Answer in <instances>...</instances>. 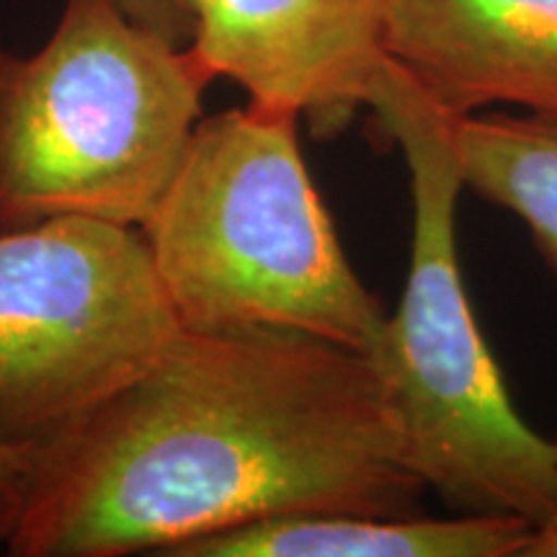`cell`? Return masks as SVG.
Listing matches in <instances>:
<instances>
[{
    "label": "cell",
    "mask_w": 557,
    "mask_h": 557,
    "mask_svg": "<svg viewBox=\"0 0 557 557\" xmlns=\"http://www.w3.org/2000/svg\"><path fill=\"white\" fill-rule=\"evenodd\" d=\"M423 485L367 354L310 333L181 331L41 444L13 557H163L295 513L416 517Z\"/></svg>",
    "instance_id": "1"
},
{
    "label": "cell",
    "mask_w": 557,
    "mask_h": 557,
    "mask_svg": "<svg viewBox=\"0 0 557 557\" xmlns=\"http://www.w3.org/2000/svg\"><path fill=\"white\" fill-rule=\"evenodd\" d=\"M408 169L413 240L398 310L372 351L426 491L457 513L540 524L557 511V442L513 406L480 331L457 248V116L385 60L367 99Z\"/></svg>",
    "instance_id": "2"
},
{
    "label": "cell",
    "mask_w": 557,
    "mask_h": 557,
    "mask_svg": "<svg viewBox=\"0 0 557 557\" xmlns=\"http://www.w3.org/2000/svg\"><path fill=\"white\" fill-rule=\"evenodd\" d=\"M299 116H201L143 230L181 329H278L369 354L387 312L354 271L305 165Z\"/></svg>",
    "instance_id": "3"
},
{
    "label": "cell",
    "mask_w": 557,
    "mask_h": 557,
    "mask_svg": "<svg viewBox=\"0 0 557 557\" xmlns=\"http://www.w3.org/2000/svg\"><path fill=\"white\" fill-rule=\"evenodd\" d=\"M212 81L189 45L116 0H65L37 52L0 50V230L54 218L143 227Z\"/></svg>",
    "instance_id": "4"
},
{
    "label": "cell",
    "mask_w": 557,
    "mask_h": 557,
    "mask_svg": "<svg viewBox=\"0 0 557 557\" xmlns=\"http://www.w3.org/2000/svg\"><path fill=\"white\" fill-rule=\"evenodd\" d=\"M181 331L139 227L54 218L0 230V444L67 434Z\"/></svg>",
    "instance_id": "5"
},
{
    "label": "cell",
    "mask_w": 557,
    "mask_h": 557,
    "mask_svg": "<svg viewBox=\"0 0 557 557\" xmlns=\"http://www.w3.org/2000/svg\"><path fill=\"white\" fill-rule=\"evenodd\" d=\"M189 47L248 103L336 137L385 65V0H178Z\"/></svg>",
    "instance_id": "6"
},
{
    "label": "cell",
    "mask_w": 557,
    "mask_h": 557,
    "mask_svg": "<svg viewBox=\"0 0 557 557\" xmlns=\"http://www.w3.org/2000/svg\"><path fill=\"white\" fill-rule=\"evenodd\" d=\"M385 52L455 116L557 114V0H385Z\"/></svg>",
    "instance_id": "7"
},
{
    "label": "cell",
    "mask_w": 557,
    "mask_h": 557,
    "mask_svg": "<svg viewBox=\"0 0 557 557\" xmlns=\"http://www.w3.org/2000/svg\"><path fill=\"white\" fill-rule=\"evenodd\" d=\"M529 529L524 519L491 513H295L209 534L163 557H519Z\"/></svg>",
    "instance_id": "8"
},
{
    "label": "cell",
    "mask_w": 557,
    "mask_h": 557,
    "mask_svg": "<svg viewBox=\"0 0 557 557\" xmlns=\"http://www.w3.org/2000/svg\"><path fill=\"white\" fill-rule=\"evenodd\" d=\"M455 148L465 189L517 214L557 274V114L457 116Z\"/></svg>",
    "instance_id": "9"
},
{
    "label": "cell",
    "mask_w": 557,
    "mask_h": 557,
    "mask_svg": "<svg viewBox=\"0 0 557 557\" xmlns=\"http://www.w3.org/2000/svg\"><path fill=\"white\" fill-rule=\"evenodd\" d=\"M41 447L0 444V542L11 537L29 498Z\"/></svg>",
    "instance_id": "10"
},
{
    "label": "cell",
    "mask_w": 557,
    "mask_h": 557,
    "mask_svg": "<svg viewBox=\"0 0 557 557\" xmlns=\"http://www.w3.org/2000/svg\"><path fill=\"white\" fill-rule=\"evenodd\" d=\"M116 3L135 24L160 34L173 45H189V24L178 0H116Z\"/></svg>",
    "instance_id": "11"
},
{
    "label": "cell",
    "mask_w": 557,
    "mask_h": 557,
    "mask_svg": "<svg viewBox=\"0 0 557 557\" xmlns=\"http://www.w3.org/2000/svg\"><path fill=\"white\" fill-rule=\"evenodd\" d=\"M519 557H557V511L540 524H532Z\"/></svg>",
    "instance_id": "12"
}]
</instances>
